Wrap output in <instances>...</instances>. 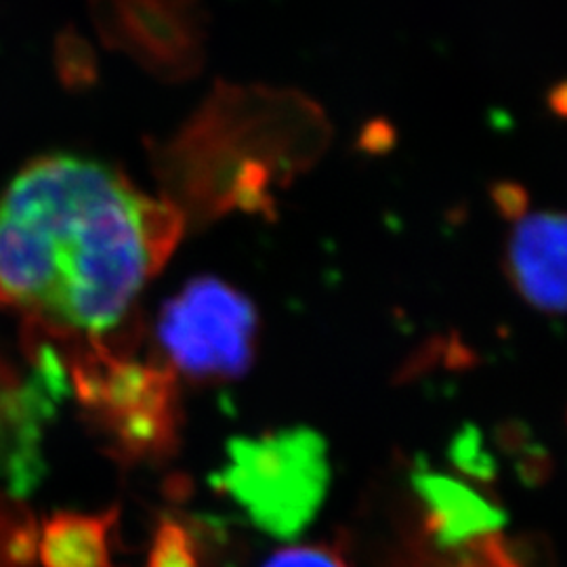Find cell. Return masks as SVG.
Masks as SVG:
<instances>
[{"mask_svg":"<svg viewBox=\"0 0 567 567\" xmlns=\"http://www.w3.org/2000/svg\"><path fill=\"white\" fill-rule=\"evenodd\" d=\"M147 567H198L194 538L182 526L166 522L156 534Z\"/></svg>","mask_w":567,"mask_h":567,"instance_id":"7","label":"cell"},{"mask_svg":"<svg viewBox=\"0 0 567 567\" xmlns=\"http://www.w3.org/2000/svg\"><path fill=\"white\" fill-rule=\"evenodd\" d=\"M82 402L128 454L163 452L175 440L173 374L150 364L89 353L76 368Z\"/></svg>","mask_w":567,"mask_h":567,"instance_id":"4","label":"cell"},{"mask_svg":"<svg viewBox=\"0 0 567 567\" xmlns=\"http://www.w3.org/2000/svg\"><path fill=\"white\" fill-rule=\"evenodd\" d=\"M112 515L60 513L42 527L44 567H110Z\"/></svg>","mask_w":567,"mask_h":567,"instance_id":"6","label":"cell"},{"mask_svg":"<svg viewBox=\"0 0 567 567\" xmlns=\"http://www.w3.org/2000/svg\"><path fill=\"white\" fill-rule=\"evenodd\" d=\"M505 261L522 299L545 313H567L566 213H515Z\"/></svg>","mask_w":567,"mask_h":567,"instance_id":"5","label":"cell"},{"mask_svg":"<svg viewBox=\"0 0 567 567\" xmlns=\"http://www.w3.org/2000/svg\"><path fill=\"white\" fill-rule=\"evenodd\" d=\"M328 482V446L311 429L236 437L213 477L255 526L278 538H292L311 524Z\"/></svg>","mask_w":567,"mask_h":567,"instance_id":"2","label":"cell"},{"mask_svg":"<svg viewBox=\"0 0 567 567\" xmlns=\"http://www.w3.org/2000/svg\"><path fill=\"white\" fill-rule=\"evenodd\" d=\"M182 231L177 206L114 168L44 156L0 194V303L61 332L102 337L122 324Z\"/></svg>","mask_w":567,"mask_h":567,"instance_id":"1","label":"cell"},{"mask_svg":"<svg viewBox=\"0 0 567 567\" xmlns=\"http://www.w3.org/2000/svg\"><path fill=\"white\" fill-rule=\"evenodd\" d=\"M265 567H347L343 557L322 545H305L278 550L267 559Z\"/></svg>","mask_w":567,"mask_h":567,"instance_id":"8","label":"cell"},{"mask_svg":"<svg viewBox=\"0 0 567 567\" xmlns=\"http://www.w3.org/2000/svg\"><path fill=\"white\" fill-rule=\"evenodd\" d=\"M164 358L192 381L240 379L255 362L259 313L234 286L194 278L166 299L156 324Z\"/></svg>","mask_w":567,"mask_h":567,"instance_id":"3","label":"cell"}]
</instances>
